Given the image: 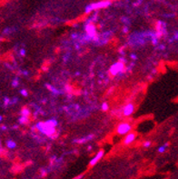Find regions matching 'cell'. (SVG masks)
<instances>
[{"label":"cell","mask_w":178,"mask_h":179,"mask_svg":"<svg viewBox=\"0 0 178 179\" xmlns=\"http://www.w3.org/2000/svg\"><path fill=\"white\" fill-rule=\"evenodd\" d=\"M104 156H105V151H104V150H99L95 154V156L89 161V165L90 166L95 165L104 157Z\"/></svg>","instance_id":"7"},{"label":"cell","mask_w":178,"mask_h":179,"mask_svg":"<svg viewBox=\"0 0 178 179\" xmlns=\"http://www.w3.org/2000/svg\"><path fill=\"white\" fill-rule=\"evenodd\" d=\"M124 71H125V63L121 62V61H117V62L114 63L109 68V73L114 77L120 75Z\"/></svg>","instance_id":"3"},{"label":"cell","mask_w":178,"mask_h":179,"mask_svg":"<svg viewBox=\"0 0 178 179\" xmlns=\"http://www.w3.org/2000/svg\"><path fill=\"white\" fill-rule=\"evenodd\" d=\"M127 31H128V27H125L124 28V33H127Z\"/></svg>","instance_id":"25"},{"label":"cell","mask_w":178,"mask_h":179,"mask_svg":"<svg viewBox=\"0 0 178 179\" xmlns=\"http://www.w3.org/2000/svg\"><path fill=\"white\" fill-rule=\"evenodd\" d=\"M2 150V145H1V140H0V153H1Z\"/></svg>","instance_id":"26"},{"label":"cell","mask_w":178,"mask_h":179,"mask_svg":"<svg viewBox=\"0 0 178 179\" xmlns=\"http://www.w3.org/2000/svg\"><path fill=\"white\" fill-rule=\"evenodd\" d=\"M12 86H13V87H17L18 86V85H19V80H18V78H15V79H13V81H12Z\"/></svg>","instance_id":"17"},{"label":"cell","mask_w":178,"mask_h":179,"mask_svg":"<svg viewBox=\"0 0 178 179\" xmlns=\"http://www.w3.org/2000/svg\"><path fill=\"white\" fill-rule=\"evenodd\" d=\"M94 138V135H88L87 137H81V138H78V139H75L74 142L76 144H84V143H87V142L90 141L91 139Z\"/></svg>","instance_id":"9"},{"label":"cell","mask_w":178,"mask_h":179,"mask_svg":"<svg viewBox=\"0 0 178 179\" xmlns=\"http://www.w3.org/2000/svg\"><path fill=\"white\" fill-rule=\"evenodd\" d=\"M108 1H111V0H108Z\"/></svg>","instance_id":"27"},{"label":"cell","mask_w":178,"mask_h":179,"mask_svg":"<svg viewBox=\"0 0 178 179\" xmlns=\"http://www.w3.org/2000/svg\"><path fill=\"white\" fill-rule=\"evenodd\" d=\"M21 115H24V116H27V117H29L30 115H31V112H30V110L27 107H23L21 109V112H20Z\"/></svg>","instance_id":"12"},{"label":"cell","mask_w":178,"mask_h":179,"mask_svg":"<svg viewBox=\"0 0 178 179\" xmlns=\"http://www.w3.org/2000/svg\"><path fill=\"white\" fill-rule=\"evenodd\" d=\"M101 109L104 111V112H106V111L109 110V105H108L106 102H104V103L101 105Z\"/></svg>","instance_id":"15"},{"label":"cell","mask_w":178,"mask_h":179,"mask_svg":"<svg viewBox=\"0 0 178 179\" xmlns=\"http://www.w3.org/2000/svg\"><path fill=\"white\" fill-rule=\"evenodd\" d=\"M20 94H21L23 96H25V97H27V96H28V92H27V89H21V90H20Z\"/></svg>","instance_id":"19"},{"label":"cell","mask_w":178,"mask_h":179,"mask_svg":"<svg viewBox=\"0 0 178 179\" xmlns=\"http://www.w3.org/2000/svg\"><path fill=\"white\" fill-rule=\"evenodd\" d=\"M3 121V115H0V124H1V122Z\"/></svg>","instance_id":"24"},{"label":"cell","mask_w":178,"mask_h":179,"mask_svg":"<svg viewBox=\"0 0 178 179\" xmlns=\"http://www.w3.org/2000/svg\"><path fill=\"white\" fill-rule=\"evenodd\" d=\"M168 146H169V143H165V144H164L163 146H159V148H158V153H160V154L164 153L165 151H166Z\"/></svg>","instance_id":"13"},{"label":"cell","mask_w":178,"mask_h":179,"mask_svg":"<svg viewBox=\"0 0 178 179\" xmlns=\"http://www.w3.org/2000/svg\"><path fill=\"white\" fill-rule=\"evenodd\" d=\"M40 174H41V176H42V177H44V176H46L47 175V171H46V169H44V168H42V169L40 170Z\"/></svg>","instance_id":"20"},{"label":"cell","mask_w":178,"mask_h":179,"mask_svg":"<svg viewBox=\"0 0 178 179\" xmlns=\"http://www.w3.org/2000/svg\"><path fill=\"white\" fill-rule=\"evenodd\" d=\"M3 105H4L5 107L9 106V105H10V99H9V97H8V96L4 97V99H3Z\"/></svg>","instance_id":"16"},{"label":"cell","mask_w":178,"mask_h":179,"mask_svg":"<svg viewBox=\"0 0 178 179\" xmlns=\"http://www.w3.org/2000/svg\"><path fill=\"white\" fill-rule=\"evenodd\" d=\"M136 134L134 132H130L125 135L124 138V144L125 145H131L132 143H134L136 141Z\"/></svg>","instance_id":"8"},{"label":"cell","mask_w":178,"mask_h":179,"mask_svg":"<svg viewBox=\"0 0 178 179\" xmlns=\"http://www.w3.org/2000/svg\"><path fill=\"white\" fill-rule=\"evenodd\" d=\"M85 38L88 40H94L97 36L96 27L94 24H85Z\"/></svg>","instance_id":"4"},{"label":"cell","mask_w":178,"mask_h":179,"mask_svg":"<svg viewBox=\"0 0 178 179\" xmlns=\"http://www.w3.org/2000/svg\"><path fill=\"white\" fill-rule=\"evenodd\" d=\"M28 121H29V117L24 116V115H21L19 117V119H18V122H19L20 125H26L28 123Z\"/></svg>","instance_id":"11"},{"label":"cell","mask_w":178,"mask_h":179,"mask_svg":"<svg viewBox=\"0 0 178 179\" xmlns=\"http://www.w3.org/2000/svg\"><path fill=\"white\" fill-rule=\"evenodd\" d=\"M84 176H85V175H84V174H82V175H79V176H77L76 177H75L74 179H83V178H84Z\"/></svg>","instance_id":"22"},{"label":"cell","mask_w":178,"mask_h":179,"mask_svg":"<svg viewBox=\"0 0 178 179\" xmlns=\"http://www.w3.org/2000/svg\"><path fill=\"white\" fill-rule=\"evenodd\" d=\"M134 112V105L133 103H128L122 109V114L124 116H130Z\"/></svg>","instance_id":"6"},{"label":"cell","mask_w":178,"mask_h":179,"mask_svg":"<svg viewBox=\"0 0 178 179\" xmlns=\"http://www.w3.org/2000/svg\"><path fill=\"white\" fill-rule=\"evenodd\" d=\"M132 130V126L128 122H122L116 127V133L120 135H125Z\"/></svg>","instance_id":"5"},{"label":"cell","mask_w":178,"mask_h":179,"mask_svg":"<svg viewBox=\"0 0 178 179\" xmlns=\"http://www.w3.org/2000/svg\"><path fill=\"white\" fill-rule=\"evenodd\" d=\"M7 129V126H1V130H5Z\"/></svg>","instance_id":"23"},{"label":"cell","mask_w":178,"mask_h":179,"mask_svg":"<svg viewBox=\"0 0 178 179\" xmlns=\"http://www.w3.org/2000/svg\"><path fill=\"white\" fill-rule=\"evenodd\" d=\"M151 146H152V142H151V141H149V140L145 141V143L143 144V146H144L145 148H149Z\"/></svg>","instance_id":"18"},{"label":"cell","mask_w":178,"mask_h":179,"mask_svg":"<svg viewBox=\"0 0 178 179\" xmlns=\"http://www.w3.org/2000/svg\"><path fill=\"white\" fill-rule=\"evenodd\" d=\"M110 5H111V1H108V0H101V1H98V2L91 3L85 7V13L91 14L92 12L104 9V8H107L108 7H110Z\"/></svg>","instance_id":"2"},{"label":"cell","mask_w":178,"mask_h":179,"mask_svg":"<svg viewBox=\"0 0 178 179\" xmlns=\"http://www.w3.org/2000/svg\"><path fill=\"white\" fill-rule=\"evenodd\" d=\"M5 145H7V147L8 148V149H10V150L15 149V148L16 147V146H17L16 142L15 140H13V139H8L7 141V144H5Z\"/></svg>","instance_id":"10"},{"label":"cell","mask_w":178,"mask_h":179,"mask_svg":"<svg viewBox=\"0 0 178 179\" xmlns=\"http://www.w3.org/2000/svg\"><path fill=\"white\" fill-rule=\"evenodd\" d=\"M15 31V28H12V27H5L4 30H3V35L4 36H8L10 34H12Z\"/></svg>","instance_id":"14"},{"label":"cell","mask_w":178,"mask_h":179,"mask_svg":"<svg viewBox=\"0 0 178 179\" xmlns=\"http://www.w3.org/2000/svg\"><path fill=\"white\" fill-rule=\"evenodd\" d=\"M58 126V122L57 119L51 118L46 122H38L35 124V128L38 132L43 135H46L49 137H52L56 134V127Z\"/></svg>","instance_id":"1"},{"label":"cell","mask_w":178,"mask_h":179,"mask_svg":"<svg viewBox=\"0 0 178 179\" xmlns=\"http://www.w3.org/2000/svg\"><path fill=\"white\" fill-rule=\"evenodd\" d=\"M26 53H27V51L25 48H21L19 50V55H21V57H25V55H26Z\"/></svg>","instance_id":"21"}]
</instances>
